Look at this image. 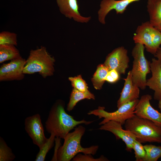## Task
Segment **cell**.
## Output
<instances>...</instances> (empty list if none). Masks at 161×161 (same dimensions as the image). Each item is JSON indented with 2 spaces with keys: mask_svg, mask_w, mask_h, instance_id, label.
Here are the masks:
<instances>
[{
  "mask_svg": "<svg viewBox=\"0 0 161 161\" xmlns=\"http://www.w3.org/2000/svg\"><path fill=\"white\" fill-rule=\"evenodd\" d=\"M93 122L84 120H76L66 112L63 103L58 100L52 106L49 112L45 126L48 133H53L55 137L64 139L70 131L77 126L82 124L89 125Z\"/></svg>",
  "mask_w": 161,
  "mask_h": 161,
  "instance_id": "6da1fadb",
  "label": "cell"
},
{
  "mask_svg": "<svg viewBox=\"0 0 161 161\" xmlns=\"http://www.w3.org/2000/svg\"><path fill=\"white\" fill-rule=\"evenodd\" d=\"M85 131L84 127L79 125L74 128V131L68 133L64 139L63 145L59 147L57 151L56 161H69L80 153L92 155L97 153L99 148L97 145L88 148H83L81 145V140Z\"/></svg>",
  "mask_w": 161,
  "mask_h": 161,
  "instance_id": "7a4b0ae2",
  "label": "cell"
},
{
  "mask_svg": "<svg viewBox=\"0 0 161 161\" xmlns=\"http://www.w3.org/2000/svg\"><path fill=\"white\" fill-rule=\"evenodd\" d=\"M55 59L48 52L46 47L31 49L23 70L24 74L38 73L44 78L52 75L54 72Z\"/></svg>",
  "mask_w": 161,
  "mask_h": 161,
  "instance_id": "3957f363",
  "label": "cell"
},
{
  "mask_svg": "<svg viewBox=\"0 0 161 161\" xmlns=\"http://www.w3.org/2000/svg\"><path fill=\"white\" fill-rule=\"evenodd\" d=\"M124 125L125 129L133 133L140 143H161V127L152 121L135 114Z\"/></svg>",
  "mask_w": 161,
  "mask_h": 161,
  "instance_id": "277c9868",
  "label": "cell"
},
{
  "mask_svg": "<svg viewBox=\"0 0 161 161\" xmlns=\"http://www.w3.org/2000/svg\"><path fill=\"white\" fill-rule=\"evenodd\" d=\"M134 47L132 55L134 58L132 68L131 71L133 83L142 90L146 87L147 75L151 72L150 63L144 53V46L137 43Z\"/></svg>",
  "mask_w": 161,
  "mask_h": 161,
  "instance_id": "5b68a950",
  "label": "cell"
},
{
  "mask_svg": "<svg viewBox=\"0 0 161 161\" xmlns=\"http://www.w3.org/2000/svg\"><path fill=\"white\" fill-rule=\"evenodd\" d=\"M133 39L135 44L143 45L147 52L154 55L161 45V32L146 21L137 27Z\"/></svg>",
  "mask_w": 161,
  "mask_h": 161,
  "instance_id": "8992f818",
  "label": "cell"
},
{
  "mask_svg": "<svg viewBox=\"0 0 161 161\" xmlns=\"http://www.w3.org/2000/svg\"><path fill=\"white\" fill-rule=\"evenodd\" d=\"M139 99L126 103L118 108L116 111L109 112L105 110L103 106H99L97 109L90 111L88 115H94L97 116L99 119L103 118L99 123L102 125L111 120H114L120 123L123 125L126 121L135 114V109Z\"/></svg>",
  "mask_w": 161,
  "mask_h": 161,
  "instance_id": "52a82bcc",
  "label": "cell"
},
{
  "mask_svg": "<svg viewBox=\"0 0 161 161\" xmlns=\"http://www.w3.org/2000/svg\"><path fill=\"white\" fill-rule=\"evenodd\" d=\"M25 130L34 144L41 148L47 141L41 116L38 114L27 117L24 120Z\"/></svg>",
  "mask_w": 161,
  "mask_h": 161,
  "instance_id": "ba28073f",
  "label": "cell"
},
{
  "mask_svg": "<svg viewBox=\"0 0 161 161\" xmlns=\"http://www.w3.org/2000/svg\"><path fill=\"white\" fill-rule=\"evenodd\" d=\"M26 60L21 56L3 64L0 67V81L21 80L24 78L23 70Z\"/></svg>",
  "mask_w": 161,
  "mask_h": 161,
  "instance_id": "9c48e42d",
  "label": "cell"
},
{
  "mask_svg": "<svg viewBox=\"0 0 161 161\" xmlns=\"http://www.w3.org/2000/svg\"><path fill=\"white\" fill-rule=\"evenodd\" d=\"M127 54L124 47H118L108 54L104 64L109 70L115 69L120 74H125L129 67V59Z\"/></svg>",
  "mask_w": 161,
  "mask_h": 161,
  "instance_id": "30bf717a",
  "label": "cell"
},
{
  "mask_svg": "<svg viewBox=\"0 0 161 161\" xmlns=\"http://www.w3.org/2000/svg\"><path fill=\"white\" fill-rule=\"evenodd\" d=\"M151 95H145L139 100L135 109V114L142 118L150 120L161 127V112L154 109L151 106L150 101Z\"/></svg>",
  "mask_w": 161,
  "mask_h": 161,
  "instance_id": "8fae6325",
  "label": "cell"
},
{
  "mask_svg": "<svg viewBox=\"0 0 161 161\" xmlns=\"http://www.w3.org/2000/svg\"><path fill=\"white\" fill-rule=\"evenodd\" d=\"M122 126L119 122L111 120L101 125L99 129L109 131L114 135L116 139L122 140L126 145V150L131 152L136 137L131 132L123 129Z\"/></svg>",
  "mask_w": 161,
  "mask_h": 161,
  "instance_id": "7c38bea8",
  "label": "cell"
},
{
  "mask_svg": "<svg viewBox=\"0 0 161 161\" xmlns=\"http://www.w3.org/2000/svg\"><path fill=\"white\" fill-rule=\"evenodd\" d=\"M140 0H102L98 12V19L102 24H105V18L112 10H114L117 14L123 13L131 3Z\"/></svg>",
  "mask_w": 161,
  "mask_h": 161,
  "instance_id": "4fadbf2b",
  "label": "cell"
},
{
  "mask_svg": "<svg viewBox=\"0 0 161 161\" xmlns=\"http://www.w3.org/2000/svg\"><path fill=\"white\" fill-rule=\"evenodd\" d=\"M61 13L66 17L81 23H86L90 17L82 16L79 13L77 0H56Z\"/></svg>",
  "mask_w": 161,
  "mask_h": 161,
  "instance_id": "5bb4252c",
  "label": "cell"
},
{
  "mask_svg": "<svg viewBox=\"0 0 161 161\" xmlns=\"http://www.w3.org/2000/svg\"><path fill=\"white\" fill-rule=\"evenodd\" d=\"M150 68L152 75L147 80L146 86L154 91V98L158 100L161 96V60L153 58Z\"/></svg>",
  "mask_w": 161,
  "mask_h": 161,
  "instance_id": "9a60e30c",
  "label": "cell"
},
{
  "mask_svg": "<svg viewBox=\"0 0 161 161\" xmlns=\"http://www.w3.org/2000/svg\"><path fill=\"white\" fill-rule=\"evenodd\" d=\"M124 80V86L117 102V108L126 103L138 99L139 97L140 88L133 83L131 71Z\"/></svg>",
  "mask_w": 161,
  "mask_h": 161,
  "instance_id": "2e32d148",
  "label": "cell"
},
{
  "mask_svg": "<svg viewBox=\"0 0 161 161\" xmlns=\"http://www.w3.org/2000/svg\"><path fill=\"white\" fill-rule=\"evenodd\" d=\"M147 8L149 22L161 32V0H148Z\"/></svg>",
  "mask_w": 161,
  "mask_h": 161,
  "instance_id": "e0dca14e",
  "label": "cell"
},
{
  "mask_svg": "<svg viewBox=\"0 0 161 161\" xmlns=\"http://www.w3.org/2000/svg\"><path fill=\"white\" fill-rule=\"evenodd\" d=\"M15 46L13 45H0V63L21 56L19 50Z\"/></svg>",
  "mask_w": 161,
  "mask_h": 161,
  "instance_id": "ac0fdd59",
  "label": "cell"
},
{
  "mask_svg": "<svg viewBox=\"0 0 161 161\" xmlns=\"http://www.w3.org/2000/svg\"><path fill=\"white\" fill-rule=\"evenodd\" d=\"M85 99L94 100L95 96L89 91L83 92L74 88L70 95L69 102L67 104V110L68 111H72L77 103Z\"/></svg>",
  "mask_w": 161,
  "mask_h": 161,
  "instance_id": "d6986e66",
  "label": "cell"
},
{
  "mask_svg": "<svg viewBox=\"0 0 161 161\" xmlns=\"http://www.w3.org/2000/svg\"><path fill=\"white\" fill-rule=\"evenodd\" d=\"M109 71L104 64H100L97 66L92 79L93 84L95 89H100L102 88L105 81V78Z\"/></svg>",
  "mask_w": 161,
  "mask_h": 161,
  "instance_id": "ffe728a7",
  "label": "cell"
},
{
  "mask_svg": "<svg viewBox=\"0 0 161 161\" xmlns=\"http://www.w3.org/2000/svg\"><path fill=\"white\" fill-rule=\"evenodd\" d=\"M55 134L52 133L49 137L48 138L47 141L42 147L39 149V151L37 154L35 161H44L46 155L49 151L52 148L55 141Z\"/></svg>",
  "mask_w": 161,
  "mask_h": 161,
  "instance_id": "44dd1931",
  "label": "cell"
},
{
  "mask_svg": "<svg viewBox=\"0 0 161 161\" xmlns=\"http://www.w3.org/2000/svg\"><path fill=\"white\" fill-rule=\"evenodd\" d=\"M144 147L146 151L145 161H157L161 157V146L147 144Z\"/></svg>",
  "mask_w": 161,
  "mask_h": 161,
  "instance_id": "7402d4cb",
  "label": "cell"
},
{
  "mask_svg": "<svg viewBox=\"0 0 161 161\" xmlns=\"http://www.w3.org/2000/svg\"><path fill=\"white\" fill-rule=\"evenodd\" d=\"M16 156L4 139L0 137V161H12Z\"/></svg>",
  "mask_w": 161,
  "mask_h": 161,
  "instance_id": "603a6c76",
  "label": "cell"
},
{
  "mask_svg": "<svg viewBox=\"0 0 161 161\" xmlns=\"http://www.w3.org/2000/svg\"><path fill=\"white\" fill-rule=\"evenodd\" d=\"M9 44L17 46V35L13 32L4 31L0 33V45Z\"/></svg>",
  "mask_w": 161,
  "mask_h": 161,
  "instance_id": "cb8c5ba5",
  "label": "cell"
},
{
  "mask_svg": "<svg viewBox=\"0 0 161 161\" xmlns=\"http://www.w3.org/2000/svg\"><path fill=\"white\" fill-rule=\"evenodd\" d=\"M69 80L71 83L72 86L77 90L83 92L88 91L87 85L80 75L74 77H69Z\"/></svg>",
  "mask_w": 161,
  "mask_h": 161,
  "instance_id": "d4e9b609",
  "label": "cell"
},
{
  "mask_svg": "<svg viewBox=\"0 0 161 161\" xmlns=\"http://www.w3.org/2000/svg\"><path fill=\"white\" fill-rule=\"evenodd\" d=\"M132 149L134 151L135 157L136 161H145L146 151L142 143L137 140L134 142Z\"/></svg>",
  "mask_w": 161,
  "mask_h": 161,
  "instance_id": "484cf974",
  "label": "cell"
},
{
  "mask_svg": "<svg viewBox=\"0 0 161 161\" xmlns=\"http://www.w3.org/2000/svg\"><path fill=\"white\" fill-rule=\"evenodd\" d=\"M73 161H107L109 160L103 155L99 158H95L91 154H79L72 159Z\"/></svg>",
  "mask_w": 161,
  "mask_h": 161,
  "instance_id": "4316f807",
  "label": "cell"
},
{
  "mask_svg": "<svg viewBox=\"0 0 161 161\" xmlns=\"http://www.w3.org/2000/svg\"><path fill=\"white\" fill-rule=\"evenodd\" d=\"M120 78V74L116 70L113 69L109 71L105 80L109 83H113L118 81Z\"/></svg>",
  "mask_w": 161,
  "mask_h": 161,
  "instance_id": "83f0119b",
  "label": "cell"
},
{
  "mask_svg": "<svg viewBox=\"0 0 161 161\" xmlns=\"http://www.w3.org/2000/svg\"><path fill=\"white\" fill-rule=\"evenodd\" d=\"M154 55L157 59L161 60V47L159 48Z\"/></svg>",
  "mask_w": 161,
  "mask_h": 161,
  "instance_id": "f1b7e54d",
  "label": "cell"
},
{
  "mask_svg": "<svg viewBox=\"0 0 161 161\" xmlns=\"http://www.w3.org/2000/svg\"><path fill=\"white\" fill-rule=\"evenodd\" d=\"M159 101V103H158V107L159 109H160V112H161V96L159 98V100H158Z\"/></svg>",
  "mask_w": 161,
  "mask_h": 161,
  "instance_id": "f546056e",
  "label": "cell"
}]
</instances>
